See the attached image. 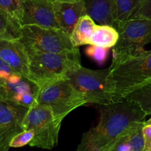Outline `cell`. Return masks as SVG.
Segmentation results:
<instances>
[{"label": "cell", "mask_w": 151, "mask_h": 151, "mask_svg": "<svg viewBox=\"0 0 151 151\" xmlns=\"http://www.w3.org/2000/svg\"><path fill=\"white\" fill-rule=\"evenodd\" d=\"M87 14L98 24L115 27L114 19V0H83Z\"/></svg>", "instance_id": "cell-15"}, {"label": "cell", "mask_w": 151, "mask_h": 151, "mask_svg": "<svg viewBox=\"0 0 151 151\" xmlns=\"http://www.w3.org/2000/svg\"><path fill=\"white\" fill-rule=\"evenodd\" d=\"M123 100L135 102L146 115L151 114V81L125 94Z\"/></svg>", "instance_id": "cell-18"}, {"label": "cell", "mask_w": 151, "mask_h": 151, "mask_svg": "<svg viewBox=\"0 0 151 151\" xmlns=\"http://www.w3.org/2000/svg\"><path fill=\"white\" fill-rule=\"evenodd\" d=\"M34 138V132L32 130H24L19 134H16L10 143V147H22L29 145Z\"/></svg>", "instance_id": "cell-22"}, {"label": "cell", "mask_w": 151, "mask_h": 151, "mask_svg": "<svg viewBox=\"0 0 151 151\" xmlns=\"http://www.w3.org/2000/svg\"><path fill=\"white\" fill-rule=\"evenodd\" d=\"M119 37L113 48L112 63L144 52L145 46L151 42V20L132 18L117 22L115 25Z\"/></svg>", "instance_id": "cell-5"}, {"label": "cell", "mask_w": 151, "mask_h": 151, "mask_svg": "<svg viewBox=\"0 0 151 151\" xmlns=\"http://www.w3.org/2000/svg\"><path fill=\"white\" fill-rule=\"evenodd\" d=\"M109 70V67L95 70L81 65L71 70L66 78L85 96L88 103L107 105L113 102L108 81Z\"/></svg>", "instance_id": "cell-7"}, {"label": "cell", "mask_w": 151, "mask_h": 151, "mask_svg": "<svg viewBox=\"0 0 151 151\" xmlns=\"http://www.w3.org/2000/svg\"><path fill=\"white\" fill-rule=\"evenodd\" d=\"M145 122H140L128 130L113 143L109 151H144Z\"/></svg>", "instance_id": "cell-14"}, {"label": "cell", "mask_w": 151, "mask_h": 151, "mask_svg": "<svg viewBox=\"0 0 151 151\" xmlns=\"http://www.w3.org/2000/svg\"><path fill=\"white\" fill-rule=\"evenodd\" d=\"M29 108L0 101V151L10 148L12 139L24 131V120Z\"/></svg>", "instance_id": "cell-10"}, {"label": "cell", "mask_w": 151, "mask_h": 151, "mask_svg": "<svg viewBox=\"0 0 151 151\" xmlns=\"http://www.w3.org/2000/svg\"><path fill=\"white\" fill-rule=\"evenodd\" d=\"M39 86L0 58V101L29 108L35 104Z\"/></svg>", "instance_id": "cell-8"}, {"label": "cell", "mask_w": 151, "mask_h": 151, "mask_svg": "<svg viewBox=\"0 0 151 151\" xmlns=\"http://www.w3.org/2000/svg\"><path fill=\"white\" fill-rule=\"evenodd\" d=\"M0 9L20 23L23 13L22 0H0Z\"/></svg>", "instance_id": "cell-21"}, {"label": "cell", "mask_w": 151, "mask_h": 151, "mask_svg": "<svg viewBox=\"0 0 151 151\" xmlns=\"http://www.w3.org/2000/svg\"><path fill=\"white\" fill-rule=\"evenodd\" d=\"M100 122L83 134L78 151H109L125 132L145 121L146 114L139 104L127 100L100 106Z\"/></svg>", "instance_id": "cell-1"}, {"label": "cell", "mask_w": 151, "mask_h": 151, "mask_svg": "<svg viewBox=\"0 0 151 151\" xmlns=\"http://www.w3.org/2000/svg\"><path fill=\"white\" fill-rule=\"evenodd\" d=\"M85 96L66 78L50 83L39 88L35 104L47 106L59 121L80 106L87 104Z\"/></svg>", "instance_id": "cell-4"}, {"label": "cell", "mask_w": 151, "mask_h": 151, "mask_svg": "<svg viewBox=\"0 0 151 151\" xmlns=\"http://www.w3.org/2000/svg\"><path fill=\"white\" fill-rule=\"evenodd\" d=\"M21 32L19 40L27 51L61 53L79 50L72 44L70 35L59 28L24 25Z\"/></svg>", "instance_id": "cell-6"}, {"label": "cell", "mask_w": 151, "mask_h": 151, "mask_svg": "<svg viewBox=\"0 0 151 151\" xmlns=\"http://www.w3.org/2000/svg\"><path fill=\"white\" fill-rule=\"evenodd\" d=\"M140 1L141 0H114V19L115 23L129 19L137 8Z\"/></svg>", "instance_id": "cell-20"}, {"label": "cell", "mask_w": 151, "mask_h": 151, "mask_svg": "<svg viewBox=\"0 0 151 151\" xmlns=\"http://www.w3.org/2000/svg\"><path fill=\"white\" fill-rule=\"evenodd\" d=\"M52 2H74V1H78L81 0H49Z\"/></svg>", "instance_id": "cell-26"}, {"label": "cell", "mask_w": 151, "mask_h": 151, "mask_svg": "<svg viewBox=\"0 0 151 151\" xmlns=\"http://www.w3.org/2000/svg\"><path fill=\"white\" fill-rule=\"evenodd\" d=\"M27 52L29 60V79L39 88L66 78L71 70L81 65L79 50L61 53Z\"/></svg>", "instance_id": "cell-3"}, {"label": "cell", "mask_w": 151, "mask_h": 151, "mask_svg": "<svg viewBox=\"0 0 151 151\" xmlns=\"http://www.w3.org/2000/svg\"><path fill=\"white\" fill-rule=\"evenodd\" d=\"M108 81L113 102L151 81V50L128 58L109 67Z\"/></svg>", "instance_id": "cell-2"}, {"label": "cell", "mask_w": 151, "mask_h": 151, "mask_svg": "<svg viewBox=\"0 0 151 151\" xmlns=\"http://www.w3.org/2000/svg\"><path fill=\"white\" fill-rule=\"evenodd\" d=\"M96 24L97 23L94 19L88 14L81 16L70 35L71 41L73 45L78 47L88 44Z\"/></svg>", "instance_id": "cell-16"}, {"label": "cell", "mask_w": 151, "mask_h": 151, "mask_svg": "<svg viewBox=\"0 0 151 151\" xmlns=\"http://www.w3.org/2000/svg\"><path fill=\"white\" fill-rule=\"evenodd\" d=\"M145 125H151V117L148 119V120L145 121Z\"/></svg>", "instance_id": "cell-27"}, {"label": "cell", "mask_w": 151, "mask_h": 151, "mask_svg": "<svg viewBox=\"0 0 151 151\" xmlns=\"http://www.w3.org/2000/svg\"><path fill=\"white\" fill-rule=\"evenodd\" d=\"M22 26L13 17L0 9V39L19 40Z\"/></svg>", "instance_id": "cell-19"}, {"label": "cell", "mask_w": 151, "mask_h": 151, "mask_svg": "<svg viewBox=\"0 0 151 151\" xmlns=\"http://www.w3.org/2000/svg\"><path fill=\"white\" fill-rule=\"evenodd\" d=\"M119 37L116 27L110 24H97L88 42V45L97 46L103 48H111L116 44Z\"/></svg>", "instance_id": "cell-17"}, {"label": "cell", "mask_w": 151, "mask_h": 151, "mask_svg": "<svg viewBox=\"0 0 151 151\" xmlns=\"http://www.w3.org/2000/svg\"><path fill=\"white\" fill-rule=\"evenodd\" d=\"M143 18L151 20V0H141L137 8L129 19Z\"/></svg>", "instance_id": "cell-23"}, {"label": "cell", "mask_w": 151, "mask_h": 151, "mask_svg": "<svg viewBox=\"0 0 151 151\" xmlns=\"http://www.w3.org/2000/svg\"><path fill=\"white\" fill-rule=\"evenodd\" d=\"M23 13L21 25H38L59 28L55 11V2L49 0H22ZM60 29V28H59Z\"/></svg>", "instance_id": "cell-11"}, {"label": "cell", "mask_w": 151, "mask_h": 151, "mask_svg": "<svg viewBox=\"0 0 151 151\" xmlns=\"http://www.w3.org/2000/svg\"><path fill=\"white\" fill-rule=\"evenodd\" d=\"M143 134L145 139L144 151H151V125H145Z\"/></svg>", "instance_id": "cell-25"}, {"label": "cell", "mask_w": 151, "mask_h": 151, "mask_svg": "<svg viewBox=\"0 0 151 151\" xmlns=\"http://www.w3.org/2000/svg\"><path fill=\"white\" fill-rule=\"evenodd\" d=\"M0 58L18 73L29 79V56L19 40L0 39Z\"/></svg>", "instance_id": "cell-12"}, {"label": "cell", "mask_w": 151, "mask_h": 151, "mask_svg": "<svg viewBox=\"0 0 151 151\" xmlns=\"http://www.w3.org/2000/svg\"><path fill=\"white\" fill-rule=\"evenodd\" d=\"M61 121L58 120L47 106L35 104L29 108L24 120V130H32L34 138L29 145L52 149L58 141Z\"/></svg>", "instance_id": "cell-9"}, {"label": "cell", "mask_w": 151, "mask_h": 151, "mask_svg": "<svg viewBox=\"0 0 151 151\" xmlns=\"http://www.w3.org/2000/svg\"><path fill=\"white\" fill-rule=\"evenodd\" d=\"M56 19L60 29L71 35L80 18L87 14L83 1L55 2Z\"/></svg>", "instance_id": "cell-13"}, {"label": "cell", "mask_w": 151, "mask_h": 151, "mask_svg": "<svg viewBox=\"0 0 151 151\" xmlns=\"http://www.w3.org/2000/svg\"><path fill=\"white\" fill-rule=\"evenodd\" d=\"M107 49L101 47L91 45V47L87 50V54L89 57L92 58L94 60L98 63H103L107 57Z\"/></svg>", "instance_id": "cell-24"}]
</instances>
